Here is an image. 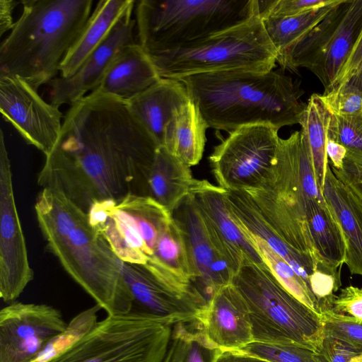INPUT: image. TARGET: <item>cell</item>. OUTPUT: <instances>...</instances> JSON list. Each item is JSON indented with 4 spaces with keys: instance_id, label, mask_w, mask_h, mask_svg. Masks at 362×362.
Returning <instances> with one entry per match:
<instances>
[{
    "instance_id": "cell-1",
    "label": "cell",
    "mask_w": 362,
    "mask_h": 362,
    "mask_svg": "<svg viewBox=\"0 0 362 362\" xmlns=\"http://www.w3.org/2000/svg\"><path fill=\"white\" fill-rule=\"evenodd\" d=\"M159 146L126 101L95 90L66 112L37 184L63 193L86 213L96 202L146 196Z\"/></svg>"
},
{
    "instance_id": "cell-2",
    "label": "cell",
    "mask_w": 362,
    "mask_h": 362,
    "mask_svg": "<svg viewBox=\"0 0 362 362\" xmlns=\"http://www.w3.org/2000/svg\"><path fill=\"white\" fill-rule=\"evenodd\" d=\"M35 211L47 249L66 273L108 315L130 313L133 298L122 277L121 260L90 224L87 213L47 187L37 194Z\"/></svg>"
},
{
    "instance_id": "cell-3",
    "label": "cell",
    "mask_w": 362,
    "mask_h": 362,
    "mask_svg": "<svg viewBox=\"0 0 362 362\" xmlns=\"http://www.w3.org/2000/svg\"><path fill=\"white\" fill-rule=\"evenodd\" d=\"M178 80L208 127L229 132L253 124L279 129L300 124L307 105L299 83L279 71H221Z\"/></svg>"
},
{
    "instance_id": "cell-4",
    "label": "cell",
    "mask_w": 362,
    "mask_h": 362,
    "mask_svg": "<svg viewBox=\"0 0 362 362\" xmlns=\"http://www.w3.org/2000/svg\"><path fill=\"white\" fill-rule=\"evenodd\" d=\"M90 224L122 262L150 265L191 281L185 243L171 211L142 195L93 203Z\"/></svg>"
},
{
    "instance_id": "cell-5",
    "label": "cell",
    "mask_w": 362,
    "mask_h": 362,
    "mask_svg": "<svg viewBox=\"0 0 362 362\" xmlns=\"http://www.w3.org/2000/svg\"><path fill=\"white\" fill-rule=\"evenodd\" d=\"M93 0H24L0 46V75L18 76L35 89L59 73L91 15Z\"/></svg>"
},
{
    "instance_id": "cell-6",
    "label": "cell",
    "mask_w": 362,
    "mask_h": 362,
    "mask_svg": "<svg viewBox=\"0 0 362 362\" xmlns=\"http://www.w3.org/2000/svg\"><path fill=\"white\" fill-rule=\"evenodd\" d=\"M259 13L258 0H141L139 44L153 56L197 42Z\"/></svg>"
},
{
    "instance_id": "cell-7",
    "label": "cell",
    "mask_w": 362,
    "mask_h": 362,
    "mask_svg": "<svg viewBox=\"0 0 362 362\" xmlns=\"http://www.w3.org/2000/svg\"><path fill=\"white\" fill-rule=\"evenodd\" d=\"M231 284L248 308L253 341L295 344L320 352L322 316L291 294L265 264L245 262Z\"/></svg>"
},
{
    "instance_id": "cell-8",
    "label": "cell",
    "mask_w": 362,
    "mask_h": 362,
    "mask_svg": "<svg viewBox=\"0 0 362 362\" xmlns=\"http://www.w3.org/2000/svg\"><path fill=\"white\" fill-rule=\"evenodd\" d=\"M277 56L258 13L202 40L150 57L160 78L178 80L221 71L269 72Z\"/></svg>"
},
{
    "instance_id": "cell-9",
    "label": "cell",
    "mask_w": 362,
    "mask_h": 362,
    "mask_svg": "<svg viewBox=\"0 0 362 362\" xmlns=\"http://www.w3.org/2000/svg\"><path fill=\"white\" fill-rule=\"evenodd\" d=\"M171 327L163 319L133 311L108 315L45 362H163Z\"/></svg>"
},
{
    "instance_id": "cell-10",
    "label": "cell",
    "mask_w": 362,
    "mask_h": 362,
    "mask_svg": "<svg viewBox=\"0 0 362 362\" xmlns=\"http://www.w3.org/2000/svg\"><path fill=\"white\" fill-rule=\"evenodd\" d=\"M269 189L277 213L294 247L315 261V254L307 222L313 202L325 201L320 189L306 139L301 131L279 139Z\"/></svg>"
},
{
    "instance_id": "cell-11",
    "label": "cell",
    "mask_w": 362,
    "mask_h": 362,
    "mask_svg": "<svg viewBox=\"0 0 362 362\" xmlns=\"http://www.w3.org/2000/svg\"><path fill=\"white\" fill-rule=\"evenodd\" d=\"M362 29V0H340L309 33L279 54L284 69L313 73L327 93Z\"/></svg>"
},
{
    "instance_id": "cell-12",
    "label": "cell",
    "mask_w": 362,
    "mask_h": 362,
    "mask_svg": "<svg viewBox=\"0 0 362 362\" xmlns=\"http://www.w3.org/2000/svg\"><path fill=\"white\" fill-rule=\"evenodd\" d=\"M278 131L271 125L253 124L230 132L209 156L218 186L227 191L270 186L280 139Z\"/></svg>"
},
{
    "instance_id": "cell-13",
    "label": "cell",
    "mask_w": 362,
    "mask_h": 362,
    "mask_svg": "<svg viewBox=\"0 0 362 362\" xmlns=\"http://www.w3.org/2000/svg\"><path fill=\"white\" fill-rule=\"evenodd\" d=\"M124 281L133 298L132 311L174 325L198 320L208 300L192 282L149 265L121 261Z\"/></svg>"
},
{
    "instance_id": "cell-14",
    "label": "cell",
    "mask_w": 362,
    "mask_h": 362,
    "mask_svg": "<svg viewBox=\"0 0 362 362\" xmlns=\"http://www.w3.org/2000/svg\"><path fill=\"white\" fill-rule=\"evenodd\" d=\"M34 272L19 218L11 161L0 130V296L13 302L33 280Z\"/></svg>"
},
{
    "instance_id": "cell-15",
    "label": "cell",
    "mask_w": 362,
    "mask_h": 362,
    "mask_svg": "<svg viewBox=\"0 0 362 362\" xmlns=\"http://www.w3.org/2000/svg\"><path fill=\"white\" fill-rule=\"evenodd\" d=\"M67 326L51 305L12 302L0 311V362H34Z\"/></svg>"
},
{
    "instance_id": "cell-16",
    "label": "cell",
    "mask_w": 362,
    "mask_h": 362,
    "mask_svg": "<svg viewBox=\"0 0 362 362\" xmlns=\"http://www.w3.org/2000/svg\"><path fill=\"white\" fill-rule=\"evenodd\" d=\"M0 110L28 144L45 157L52 151L62 132L63 115L37 89L18 76L0 75Z\"/></svg>"
},
{
    "instance_id": "cell-17",
    "label": "cell",
    "mask_w": 362,
    "mask_h": 362,
    "mask_svg": "<svg viewBox=\"0 0 362 362\" xmlns=\"http://www.w3.org/2000/svg\"><path fill=\"white\" fill-rule=\"evenodd\" d=\"M171 214L184 238L191 281L209 302L216 292L231 284L235 272L213 243L191 194Z\"/></svg>"
},
{
    "instance_id": "cell-18",
    "label": "cell",
    "mask_w": 362,
    "mask_h": 362,
    "mask_svg": "<svg viewBox=\"0 0 362 362\" xmlns=\"http://www.w3.org/2000/svg\"><path fill=\"white\" fill-rule=\"evenodd\" d=\"M215 246L235 274L245 262L264 264L248 234L230 214L226 189L195 179L189 190Z\"/></svg>"
},
{
    "instance_id": "cell-19",
    "label": "cell",
    "mask_w": 362,
    "mask_h": 362,
    "mask_svg": "<svg viewBox=\"0 0 362 362\" xmlns=\"http://www.w3.org/2000/svg\"><path fill=\"white\" fill-rule=\"evenodd\" d=\"M134 4L122 15L103 42L88 56L70 77H56L49 83V103L59 107L75 103L94 90L116 55L126 46L134 44L136 21L132 18Z\"/></svg>"
},
{
    "instance_id": "cell-20",
    "label": "cell",
    "mask_w": 362,
    "mask_h": 362,
    "mask_svg": "<svg viewBox=\"0 0 362 362\" xmlns=\"http://www.w3.org/2000/svg\"><path fill=\"white\" fill-rule=\"evenodd\" d=\"M207 337L223 350H237L253 341L248 308L232 284L216 292L197 320Z\"/></svg>"
},
{
    "instance_id": "cell-21",
    "label": "cell",
    "mask_w": 362,
    "mask_h": 362,
    "mask_svg": "<svg viewBox=\"0 0 362 362\" xmlns=\"http://www.w3.org/2000/svg\"><path fill=\"white\" fill-rule=\"evenodd\" d=\"M322 194L343 234L344 263L351 274L362 276V200L335 176L329 163Z\"/></svg>"
},
{
    "instance_id": "cell-22",
    "label": "cell",
    "mask_w": 362,
    "mask_h": 362,
    "mask_svg": "<svg viewBox=\"0 0 362 362\" xmlns=\"http://www.w3.org/2000/svg\"><path fill=\"white\" fill-rule=\"evenodd\" d=\"M160 78L150 55L135 42L116 55L95 90L128 101Z\"/></svg>"
},
{
    "instance_id": "cell-23",
    "label": "cell",
    "mask_w": 362,
    "mask_h": 362,
    "mask_svg": "<svg viewBox=\"0 0 362 362\" xmlns=\"http://www.w3.org/2000/svg\"><path fill=\"white\" fill-rule=\"evenodd\" d=\"M226 199L230 214L238 223L251 234L264 240L309 286L316 262L288 245L261 215L245 191L226 190Z\"/></svg>"
},
{
    "instance_id": "cell-24",
    "label": "cell",
    "mask_w": 362,
    "mask_h": 362,
    "mask_svg": "<svg viewBox=\"0 0 362 362\" xmlns=\"http://www.w3.org/2000/svg\"><path fill=\"white\" fill-rule=\"evenodd\" d=\"M189 101L187 89L181 81L161 78L147 90L126 102L132 112L161 146L166 125L175 112Z\"/></svg>"
},
{
    "instance_id": "cell-25",
    "label": "cell",
    "mask_w": 362,
    "mask_h": 362,
    "mask_svg": "<svg viewBox=\"0 0 362 362\" xmlns=\"http://www.w3.org/2000/svg\"><path fill=\"white\" fill-rule=\"evenodd\" d=\"M194 180L189 166L159 146L146 177V196L172 211L189 193Z\"/></svg>"
},
{
    "instance_id": "cell-26",
    "label": "cell",
    "mask_w": 362,
    "mask_h": 362,
    "mask_svg": "<svg viewBox=\"0 0 362 362\" xmlns=\"http://www.w3.org/2000/svg\"><path fill=\"white\" fill-rule=\"evenodd\" d=\"M133 0L99 1L81 33L64 59L60 76H71L103 42L122 15L135 4Z\"/></svg>"
},
{
    "instance_id": "cell-27",
    "label": "cell",
    "mask_w": 362,
    "mask_h": 362,
    "mask_svg": "<svg viewBox=\"0 0 362 362\" xmlns=\"http://www.w3.org/2000/svg\"><path fill=\"white\" fill-rule=\"evenodd\" d=\"M207 128L190 99L175 112L166 125L161 146L192 167L198 164L202 158Z\"/></svg>"
},
{
    "instance_id": "cell-28",
    "label": "cell",
    "mask_w": 362,
    "mask_h": 362,
    "mask_svg": "<svg viewBox=\"0 0 362 362\" xmlns=\"http://www.w3.org/2000/svg\"><path fill=\"white\" fill-rule=\"evenodd\" d=\"M331 112L322 95L313 94L307 103L300 125L310 150L317 185L322 192L329 160L326 143Z\"/></svg>"
},
{
    "instance_id": "cell-29",
    "label": "cell",
    "mask_w": 362,
    "mask_h": 362,
    "mask_svg": "<svg viewBox=\"0 0 362 362\" xmlns=\"http://www.w3.org/2000/svg\"><path fill=\"white\" fill-rule=\"evenodd\" d=\"M222 350L206 335L199 320L173 325L163 362H216Z\"/></svg>"
},
{
    "instance_id": "cell-30",
    "label": "cell",
    "mask_w": 362,
    "mask_h": 362,
    "mask_svg": "<svg viewBox=\"0 0 362 362\" xmlns=\"http://www.w3.org/2000/svg\"><path fill=\"white\" fill-rule=\"evenodd\" d=\"M339 1L334 0L328 5L295 16L260 17L267 36L278 55L314 28Z\"/></svg>"
},
{
    "instance_id": "cell-31",
    "label": "cell",
    "mask_w": 362,
    "mask_h": 362,
    "mask_svg": "<svg viewBox=\"0 0 362 362\" xmlns=\"http://www.w3.org/2000/svg\"><path fill=\"white\" fill-rule=\"evenodd\" d=\"M244 230L254 243L263 262L279 283L298 300L320 314L317 300L307 283L264 240Z\"/></svg>"
},
{
    "instance_id": "cell-32",
    "label": "cell",
    "mask_w": 362,
    "mask_h": 362,
    "mask_svg": "<svg viewBox=\"0 0 362 362\" xmlns=\"http://www.w3.org/2000/svg\"><path fill=\"white\" fill-rule=\"evenodd\" d=\"M239 350L270 362H327L319 353L295 344L252 341Z\"/></svg>"
},
{
    "instance_id": "cell-33",
    "label": "cell",
    "mask_w": 362,
    "mask_h": 362,
    "mask_svg": "<svg viewBox=\"0 0 362 362\" xmlns=\"http://www.w3.org/2000/svg\"><path fill=\"white\" fill-rule=\"evenodd\" d=\"M328 137L343 145L346 156L362 165V113L351 117L331 113Z\"/></svg>"
},
{
    "instance_id": "cell-34",
    "label": "cell",
    "mask_w": 362,
    "mask_h": 362,
    "mask_svg": "<svg viewBox=\"0 0 362 362\" xmlns=\"http://www.w3.org/2000/svg\"><path fill=\"white\" fill-rule=\"evenodd\" d=\"M100 309L96 304L76 316L66 330L52 341L34 362H45L69 348L98 322L97 313Z\"/></svg>"
},
{
    "instance_id": "cell-35",
    "label": "cell",
    "mask_w": 362,
    "mask_h": 362,
    "mask_svg": "<svg viewBox=\"0 0 362 362\" xmlns=\"http://www.w3.org/2000/svg\"><path fill=\"white\" fill-rule=\"evenodd\" d=\"M322 96L333 115L351 117L362 113V91L350 84L341 85Z\"/></svg>"
},
{
    "instance_id": "cell-36",
    "label": "cell",
    "mask_w": 362,
    "mask_h": 362,
    "mask_svg": "<svg viewBox=\"0 0 362 362\" xmlns=\"http://www.w3.org/2000/svg\"><path fill=\"white\" fill-rule=\"evenodd\" d=\"M334 0H266L259 1V16L283 17L295 16L328 5Z\"/></svg>"
},
{
    "instance_id": "cell-37",
    "label": "cell",
    "mask_w": 362,
    "mask_h": 362,
    "mask_svg": "<svg viewBox=\"0 0 362 362\" xmlns=\"http://www.w3.org/2000/svg\"><path fill=\"white\" fill-rule=\"evenodd\" d=\"M331 311L343 320L362 325V288L351 285L341 288Z\"/></svg>"
},
{
    "instance_id": "cell-38",
    "label": "cell",
    "mask_w": 362,
    "mask_h": 362,
    "mask_svg": "<svg viewBox=\"0 0 362 362\" xmlns=\"http://www.w3.org/2000/svg\"><path fill=\"white\" fill-rule=\"evenodd\" d=\"M343 84H350L362 91V29L327 93Z\"/></svg>"
},
{
    "instance_id": "cell-39",
    "label": "cell",
    "mask_w": 362,
    "mask_h": 362,
    "mask_svg": "<svg viewBox=\"0 0 362 362\" xmlns=\"http://www.w3.org/2000/svg\"><path fill=\"white\" fill-rule=\"evenodd\" d=\"M319 354L327 362H362V349L325 332Z\"/></svg>"
},
{
    "instance_id": "cell-40",
    "label": "cell",
    "mask_w": 362,
    "mask_h": 362,
    "mask_svg": "<svg viewBox=\"0 0 362 362\" xmlns=\"http://www.w3.org/2000/svg\"><path fill=\"white\" fill-rule=\"evenodd\" d=\"M324 332L341 338L362 349V325L345 320L328 311L322 314Z\"/></svg>"
},
{
    "instance_id": "cell-41",
    "label": "cell",
    "mask_w": 362,
    "mask_h": 362,
    "mask_svg": "<svg viewBox=\"0 0 362 362\" xmlns=\"http://www.w3.org/2000/svg\"><path fill=\"white\" fill-rule=\"evenodd\" d=\"M331 168L335 176L349 187L362 200V165L346 156L341 170Z\"/></svg>"
},
{
    "instance_id": "cell-42",
    "label": "cell",
    "mask_w": 362,
    "mask_h": 362,
    "mask_svg": "<svg viewBox=\"0 0 362 362\" xmlns=\"http://www.w3.org/2000/svg\"><path fill=\"white\" fill-rule=\"evenodd\" d=\"M326 153L332 168L341 170L346 157V148L337 141L328 137L326 143Z\"/></svg>"
},
{
    "instance_id": "cell-43",
    "label": "cell",
    "mask_w": 362,
    "mask_h": 362,
    "mask_svg": "<svg viewBox=\"0 0 362 362\" xmlns=\"http://www.w3.org/2000/svg\"><path fill=\"white\" fill-rule=\"evenodd\" d=\"M21 1L13 0H0V34L11 30L15 23L13 21V12Z\"/></svg>"
},
{
    "instance_id": "cell-44",
    "label": "cell",
    "mask_w": 362,
    "mask_h": 362,
    "mask_svg": "<svg viewBox=\"0 0 362 362\" xmlns=\"http://www.w3.org/2000/svg\"><path fill=\"white\" fill-rule=\"evenodd\" d=\"M216 362H270L261 358L244 353L239 349L223 350Z\"/></svg>"
}]
</instances>
